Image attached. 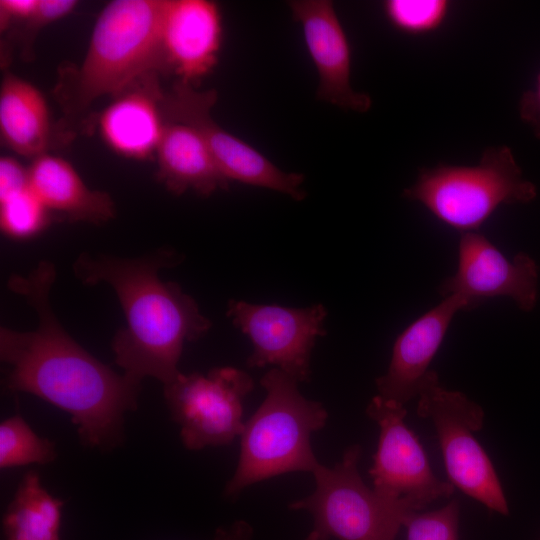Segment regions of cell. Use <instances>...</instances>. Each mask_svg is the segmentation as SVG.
Segmentation results:
<instances>
[{
    "instance_id": "1",
    "label": "cell",
    "mask_w": 540,
    "mask_h": 540,
    "mask_svg": "<svg viewBox=\"0 0 540 540\" xmlns=\"http://www.w3.org/2000/svg\"><path fill=\"white\" fill-rule=\"evenodd\" d=\"M55 278L54 264L45 260L8 280L36 312L38 325L25 332L0 328L3 384L68 413L84 446L110 450L123 442L124 415L137 408L141 383L117 374L67 334L49 300Z\"/></svg>"
},
{
    "instance_id": "2",
    "label": "cell",
    "mask_w": 540,
    "mask_h": 540,
    "mask_svg": "<svg viewBox=\"0 0 540 540\" xmlns=\"http://www.w3.org/2000/svg\"><path fill=\"white\" fill-rule=\"evenodd\" d=\"M182 259L174 249L161 247L137 258L84 252L73 264L83 284L104 282L114 289L126 319L112 340L115 363L139 383L146 377L171 383L180 373L184 343L198 340L211 327L190 295L158 276Z\"/></svg>"
},
{
    "instance_id": "3",
    "label": "cell",
    "mask_w": 540,
    "mask_h": 540,
    "mask_svg": "<svg viewBox=\"0 0 540 540\" xmlns=\"http://www.w3.org/2000/svg\"><path fill=\"white\" fill-rule=\"evenodd\" d=\"M169 0H114L100 13L81 65L61 93L67 113L117 95L140 78L162 71V32Z\"/></svg>"
},
{
    "instance_id": "4",
    "label": "cell",
    "mask_w": 540,
    "mask_h": 540,
    "mask_svg": "<svg viewBox=\"0 0 540 540\" xmlns=\"http://www.w3.org/2000/svg\"><path fill=\"white\" fill-rule=\"evenodd\" d=\"M260 384L266 397L244 423L237 467L223 492L229 499L257 482L289 472L313 473L321 464L311 435L326 424L324 406L305 398L298 382L278 368L268 371Z\"/></svg>"
},
{
    "instance_id": "5",
    "label": "cell",
    "mask_w": 540,
    "mask_h": 540,
    "mask_svg": "<svg viewBox=\"0 0 540 540\" xmlns=\"http://www.w3.org/2000/svg\"><path fill=\"white\" fill-rule=\"evenodd\" d=\"M536 196V186L503 145L486 148L475 165L423 168L402 192L461 233L477 230L502 205L526 204Z\"/></svg>"
},
{
    "instance_id": "6",
    "label": "cell",
    "mask_w": 540,
    "mask_h": 540,
    "mask_svg": "<svg viewBox=\"0 0 540 540\" xmlns=\"http://www.w3.org/2000/svg\"><path fill=\"white\" fill-rule=\"evenodd\" d=\"M361 454V446L355 444L333 467L320 464L312 473L314 491L289 503L290 510L313 517L304 540H395L405 517L420 511L409 501L392 500L369 488L358 470Z\"/></svg>"
},
{
    "instance_id": "7",
    "label": "cell",
    "mask_w": 540,
    "mask_h": 540,
    "mask_svg": "<svg viewBox=\"0 0 540 540\" xmlns=\"http://www.w3.org/2000/svg\"><path fill=\"white\" fill-rule=\"evenodd\" d=\"M417 413L436 429L450 483L492 511L509 514L492 462L474 436L483 426L482 408L464 393L441 386L429 370L418 392Z\"/></svg>"
},
{
    "instance_id": "8",
    "label": "cell",
    "mask_w": 540,
    "mask_h": 540,
    "mask_svg": "<svg viewBox=\"0 0 540 540\" xmlns=\"http://www.w3.org/2000/svg\"><path fill=\"white\" fill-rule=\"evenodd\" d=\"M253 387L250 375L234 367L213 368L207 374L180 372L164 385L183 446L201 450L231 444L242 433L243 402Z\"/></svg>"
},
{
    "instance_id": "9",
    "label": "cell",
    "mask_w": 540,
    "mask_h": 540,
    "mask_svg": "<svg viewBox=\"0 0 540 540\" xmlns=\"http://www.w3.org/2000/svg\"><path fill=\"white\" fill-rule=\"evenodd\" d=\"M216 100L217 93L213 89L199 91L193 85L177 81L170 92L163 94L160 107L165 121L187 124L201 134L229 181L303 200L306 196L301 188L304 176L282 171L254 147L223 129L211 116Z\"/></svg>"
},
{
    "instance_id": "10",
    "label": "cell",
    "mask_w": 540,
    "mask_h": 540,
    "mask_svg": "<svg viewBox=\"0 0 540 540\" xmlns=\"http://www.w3.org/2000/svg\"><path fill=\"white\" fill-rule=\"evenodd\" d=\"M366 413L380 429L377 451L369 474L373 489L386 498L409 501L419 510L454 492L450 482L438 479L416 435L406 426L403 404L373 397Z\"/></svg>"
},
{
    "instance_id": "11",
    "label": "cell",
    "mask_w": 540,
    "mask_h": 540,
    "mask_svg": "<svg viewBox=\"0 0 540 540\" xmlns=\"http://www.w3.org/2000/svg\"><path fill=\"white\" fill-rule=\"evenodd\" d=\"M227 315L252 342L249 368L275 365L298 383L309 380L312 348L326 334L323 305L287 308L230 300Z\"/></svg>"
},
{
    "instance_id": "12",
    "label": "cell",
    "mask_w": 540,
    "mask_h": 540,
    "mask_svg": "<svg viewBox=\"0 0 540 540\" xmlns=\"http://www.w3.org/2000/svg\"><path fill=\"white\" fill-rule=\"evenodd\" d=\"M539 269L525 253L506 258L483 234L461 233L458 267L439 287L443 296L458 294L476 307L488 298L510 297L523 311L532 310L538 299Z\"/></svg>"
},
{
    "instance_id": "13",
    "label": "cell",
    "mask_w": 540,
    "mask_h": 540,
    "mask_svg": "<svg viewBox=\"0 0 540 540\" xmlns=\"http://www.w3.org/2000/svg\"><path fill=\"white\" fill-rule=\"evenodd\" d=\"M293 19L303 30L308 53L319 76L317 98L358 113L372 106L371 97L353 89L352 50L347 34L328 0L289 2Z\"/></svg>"
},
{
    "instance_id": "14",
    "label": "cell",
    "mask_w": 540,
    "mask_h": 540,
    "mask_svg": "<svg viewBox=\"0 0 540 540\" xmlns=\"http://www.w3.org/2000/svg\"><path fill=\"white\" fill-rule=\"evenodd\" d=\"M222 39V14L217 3L169 0L162 32V71L195 86L216 66Z\"/></svg>"
},
{
    "instance_id": "15",
    "label": "cell",
    "mask_w": 540,
    "mask_h": 540,
    "mask_svg": "<svg viewBox=\"0 0 540 540\" xmlns=\"http://www.w3.org/2000/svg\"><path fill=\"white\" fill-rule=\"evenodd\" d=\"M464 309H471L465 297L458 294L446 296L397 337L388 370L376 379L379 396L405 405L418 395L452 319Z\"/></svg>"
},
{
    "instance_id": "16",
    "label": "cell",
    "mask_w": 540,
    "mask_h": 540,
    "mask_svg": "<svg viewBox=\"0 0 540 540\" xmlns=\"http://www.w3.org/2000/svg\"><path fill=\"white\" fill-rule=\"evenodd\" d=\"M155 76L150 73L128 86L100 116L101 136L120 155L145 159L156 152L165 120Z\"/></svg>"
},
{
    "instance_id": "17",
    "label": "cell",
    "mask_w": 540,
    "mask_h": 540,
    "mask_svg": "<svg viewBox=\"0 0 540 540\" xmlns=\"http://www.w3.org/2000/svg\"><path fill=\"white\" fill-rule=\"evenodd\" d=\"M155 155L157 179L176 195L192 190L208 197L228 188L229 180L219 169L205 140L187 124L165 121Z\"/></svg>"
},
{
    "instance_id": "18",
    "label": "cell",
    "mask_w": 540,
    "mask_h": 540,
    "mask_svg": "<svg viewBox=\"0 0 540 540\" xmlns=\"http://www.w3.org/2000/svg\"><path fill=\"white\" fill-rule=\"evenodd\" d=\"M28 172L32 191L50 213L93 224L114 218L115 207L109 194L87 187L63 158L45 153L33 159Z\"/></svg>"
},
{
    "instance_id": "19",
    "label": "cell",
    "mask_w": 540,
    "mask_h": 540,
    "mask_svg": "<svg viewBox=\"0 0 540 540\" xmlns=\"http://www.w3.org/2000/svg\"><path fill=\"white\" fill-rule=\"evenodd\" d=\"M0 133L9 148L33 159L45 154L51 141L44 96L32 83L13 74L5 75L1 84Z\"/></svg>"
},
{
    "instance_id": "20",
    "label": "cell",
    "mask_w": 540,
    "mask_h": 540,
    "mask_svg": "<svg viewBox=\"0 0 540 540\" xmlns=\"http://www.w3.org/2000/svg\"><path fill=\"white\" fill-rule=\"evenodd\" d=\"M63 504L36 471L25 473L2 518L5 540H60Z\"/></svg>"
},
{
    "instance_id": "21",
    "label": "cell",
    "mask_w": 540,
    "mask_h": 540,
    "mask_svg": "<svg viewBox=\"0 0 540 540\" xmlns=\"http://www.w3.org/2000/svg\"><path fill=\"white\" fill-rule=\"evenodd\" d=\"M57 457L55 444L39 437L20 416H11L0 424V468L28 464H49Z\"/></svg>"
},
{
    "instance_id": "22",
    "label": "cell",
    "mask_w": 540,
    "mask_h": 540,
    "mask_svg": "<svg viewBox=\"0 0 540 540\" xmlns=\"http://www.w3.org/2000/svg\"><path fill=\"white\" fill-rule=\"evenodd\" d=\"M386 19L403 34L423 36L436 32L447 21L451 11L448 0H386Z\"/></svg>"
},
{
    "instance_id": "23",
    "label": "cell",
    "mask_w": 540,
    "mask_h": 540,
    "mask_svg": "<svg viewBox=\"0 0 540 540\" xmlns=\"http://www.w3.org/2000/svg\"><path fill=\"white\" fill-rule=\"evenodd\" d=\"M51 220V213L31 187L0 199V226L9 237L25 239L42 231Z\"/></svg>"
},
{
    "instance_id": "24",
    "label": "cell",
    "mask_w": 540,
    "mask_h": 540,
    "mask_svg": "<svg viewBox=\"0 0 540 540\" xmlns=\"http://www.w3.org/2000/svg\"><path fill=\"white\" fill-rule=\"evenodd\" d=\"M459 512L457 500L431 512H410L403 522L407 540H458Z\"/></svg>"
},
{
    "instance_id": "25",
    "label": "cell",
    "mask_w": 540,
    "mask_h": 540,
    "mask_svg": "<svg viewBox=\"0 0 540 540\" xmlns=\"http://www.w3.org/2000/svg\"><path fill=\"white\" fill-rule=\"evenodd\" d=\"M77 3L74 0H38L34 13L23 22V54L29 57L37 33L46 25L71 13Z\"/></svg>"
},
{
    "instance_id": "26",
    "label": "cell",
    "mask_w": 540,
    "mask_h": 540,
    "mask_svg": "<svg viewBox=\"0 0 540 540\" xmlns=\"http://www.w3.org/2000/svg\"><path fill=\"white\" fill-rule=\"evenodd\" d=\"M28 168L8 156L0 158V199L29 187Z\"/></svg>"
},
{
    "instance_id": "27",
    "label": "cell",
    "mask_w": 540,
    "mask_h": 540,
    "mask_svg": "<svg viewBox=\"0 0 540 540\" xmlns=\"http://www.w3.org/2000/svg\"><path fill=\"white\" fill-rule=\"evenodd\" d=\"M518 111L521 120L540 139V72L534 84L521 95Z\"/></svg>"
},
{
    "instance_id": "28",
    "label": "cell",
    "mask_w": 540,
    "mask_h": 540,
    "mask_svg": "<svg viewBox=\"0 0 540 540\" xmlns=\"http://www.w3.org/2000/svg\"><path fill=\"white\" fill-rule=\"evenodd\" d=\"M38 0H1L0 22L1 30H5L13 20L24 22L35 11Z\"/></svg>"
},
{
    "instance_id": "29",
    "label": "cell",
    "mask_w": 540,
    "mask_h": 540,
    "mask_svg": "<svg viewBox=\"0 0 540 540\" xmlns=\"http://www.w3.org/2000/svg\"><path fill=\"white\" fill-rule=\"evenodd\" d=\"M252 537V526L244 520H237L228 527L219 528L213 540H251Z\"/></svg>"
}]
</instances>
